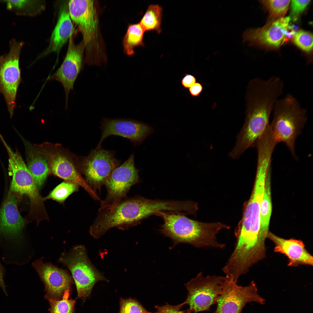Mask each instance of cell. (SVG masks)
<instances>
[{
    "label": "cell",
    "instance_id": "obj_22",
    "mask_svg": "<svg viewBox=\"0 0 313 313\" xmlns=\"http://www.w3.org/2000/svg\"><path fill=\"white\" fill-rule=\"evenodd\" d=\"M271 169L266 178L260 206V233L262 238L265 240L267 238L269 232L270 222L272 212Z\"/></svg>",
    "mask_w": 313,
    "mask_h": 313
},
{
    "label": "cell",
    "instance_id": "obj_19",
    "mask_svg": "<svg viewBox=\"0 0 313 313\" xmlns=\"http://www.w3.org/2000/svg\"><path fill=\"white\" fill-rule=\"evenodd\" d=\"M69 1L59 2V13L56 25L52 32L48 47L37 57V59L52 52L57 54L58 58L61 49L70 38L76 33L70 16Z\"/></svg>",
    "mask_w": 313,
    "mask_h": 313
},
{
    "label": "cell",
    "instance_id": "obj_24",
    "mask_svg": "<svg viewBox=\"0 0 313 313\" xmlns=\"http://www.w3.org/2000/svg\"><path fill=\"white\" fill-rule=\"evenodd\" d=\"M144 29L140 23L131 24L128 25L127 32L123 41L124 51L129 56L134 54V48L143 46Z\"/></svg>",
    "mask_w": 313,
    "mask_h": 313
},
{
    "label": "cell",
    "instance_id": "obj_17",
    "mask_svg": "<svg viewBox=\"0 0 313 313\" xmlns=\"http://www.w3.org/2000/svg\"><path fill=\"white\" fill-rule=\"evenodd\" d=\"M32 265L44 283L47 299H61L66 292L70 291L74 281L68 270L51 263H44L41 259L36 260Z\"/></svg>",
    "mask_w": 313,
    "mask_h": 313
},
{
    "label": "cell",
    "instance_id": "obj_28",
    "mask_svg": "<svg viewBox=\"0 0 313 313\" xmlns=\"http://www.w3.org/2000/svg\"><path fill=\"white\" fill-rule=\"evenodd\" d=\"M70 292H66L61 299H48L50 313H74L76 301L69 299Z\"/></svg>",
    "mask_w": 313,
    "mask_h": 313
},
{
    "label": "cell",
    "instance_id": "obj_7",
    "mask_svg": "<svg viewBox=\"0 0 313 313\" xmlns=\"http://www.w3.org/2000/svg\"><path fill=\"white\" fill-rule=\"evenodd\" d=\"M225 278L215 275L204 276L201 272L192 279L186 285L188 294L183 303L189 306L187 312L209 311L221 293Z\"/></svg>",
    "mask_w": 313,
    "mask_h": 313
},
{
    "label": "cell",
    "instance_id": "obj_30",
    "mask_svg": "<svg viewBox=\"0 0 313 313\" xmlns=\"http://www.w3.org/2000/svg\"><path fill=\"white\" fill-rule=\"evenodd\" d=\"M119 313H151L148 311L137 300L130 298H121Z\"/></svg>",
    "mask_w": 313,
    "mask_h": 313
},
{
    "label": "cell",
    "instance_id": "obj_35",
    "mask_svg": "<svg viewBox=\"0 0 313 313\" xmlns=\"http://www.w3.org/2000/svg\"><path fill=\"white\" fill-rule=\"evenodd\" d=\"M5 272V270L0 263V287L6 296L8 294L6 291V285L4 281L3 276Z\"/></svg>",
    "mask_w": 313,
    "mask_h": 313
},
{
    "label": "cell",
    "instance_id": "obj_12",
    "mask_svg": "<svg viewBox=\"0 0 313 313\" xmlns=\"http://www.w3.org/2000/svg\"><path fill=\"white\" fill-rule=\"evenodd\" d=\"M267 175V172L264 170H256L251 196L246 205L242 220L235 232L242 238L254 240L261 236L260 206Z\"/></svg>",
    "mask_w": 313,
    "mask_h": 313
},
{
    "label": "cell",
    "instance_id": "obj_25",
    "mask_svg": "<svg viewBox=\"0 0 313 313\" xmlns=\"http://www.w3.org/2000/svg\"><path fill=\"white\" fill-rule=\"evenodd\" d=\"M162 14V8L159 5L148 6L139 23L145 32L154 31L159 34L161 32Z\"/></svg>",
    "mask_w": 313,
    "mask_h": 313
},
{
    "label": "cell",
    "instance_id": "obj_16",
    "mask_svg": "<svg viewBox=\"0 0 313 313\" xmlns=\"http://www.w3.org/2000/svg\"><path fill=\"white\" fill-rule=\"evenodd\" d=\"M290 17L269 21L262 28L246 30L244 40L250 43L270 48H276L284 42L290 28Z\"/></svg>",
    "mask_w": 313,
    "mask_h": 313
},
{
    "label": "cell",
    "instance_id": "obj_26",
    "mask_svg": "<svg viewBox=\"0 0 313 313\" xmlns=\"http://www.w3.org/2000/svg\"><path fill=\"white\" fill-rule=\"evenodd\" d=\"M291 1L289 0H266L261 2L269 12L270 20L284 17Z\"/></svg>",
    "mask_w": 313,
    "mask_h": 313
},
{
    "label": "cell",
    "instance_id": "obj_18",
    "mask_svg": "<svg viewBox=\"0 0 313 313\" xmlns=\"http://www.w3.org/2000/svg\"><path fill=\"white\" fill-rule=\"evenodd\" d=\"M25 222L18 209L16 196L11 192L0 210V236L2 241L4 238L5 242L19 245Z\"/></svg>",
    "mask_w": 313,
    "mask_h": 313
},
{
    "label": "cell",
    "instance_id": "obj_4",
    "mask_svg": "<svg viewBox=\"0 0 313 313\" xmlns=\"http://www.w3.org/2000/svg\"><path fill=\"white\" fill-rule=\"evenodd\" d=\"M58 262L70 270L79 298L84 299L90 296L98 282L108 281L91 262L83 245L74 246L69 252L63 253Z\"/></svg>",
    "mask_w": 313,
    "mask_h": 313
},
{
    "label": "cell",
    "instance_id": "obj_14",
    "mask_svg": "<svg viewBox=\"0 0 313 313\" xmlns=\"http://www.w3.org/2000/svg\"><path fill=\"white\" fill-rule=\"evenodd\" d=\"M76 34H73L69 39L66 55L61 65L46 79L47 81H57L63 86L65 94L66 108L68 107L69 93L73 88L75 81L83 66L84 46L82 41L77 44L75 43Z\"/></svg>",
    "mask_w": 313,
    "mask_h": 313
},
{
    "label": "cell",
    "instance_id": "obj_5",
    "mask_svg": "<svg viewBox=\"0 0 313 313\" xmlns=\"http://www.w3.org/2000/svg\"><path fill=\"white\" fill-rule=\"evenodd\" d=\"M4 144L9 156V166L12 174V192L25 194L29 198L31 212L37 222L46 219L47 215L43 200L34 179L21 156L17 150H13L6 143Z\"/></svg>",
    "mask_w": 313,
    "mask_h": 313
},
{
    "label": "cell",
    "instance_id": "obj_21",
    "mask_svg": "<svg viewBox=\"0 0 313 313\" xmlns=\"http://www.w3.org/2000/svg\"><path fill=\"white\" fill-rule=\"evenodd\" d=\"M26 147L27 167L38 189L43 185L50 171L46 157L34 146L23 141Z\"/></svg>",
    "mask_w": 313,
    "mask_h": 313
},
{
    "label": "cell",
    "instance_id": "obj_1",
    "mask_svg": "<svg viewBox=\"0 0 313 313\" xmlns=\"http://www.w3.org/2000/svg\"><path fill=\"white\" fill-rule=\"evenodd\" d=\"M169 208L167 200H152L139 196L126 197L115 203L100 207L89 232L94 238L98 239L111 228L128 230L149 216L167 211Z\"/></svg>",
    "mask_w": 313,
    "mask_h": 313
},
{
    "label": "cell",
    "instance_id": "obj_11",
    "mask_svg": "<svg viewBox=\"0 0 313 313\" xmlns=\"http://www.w3.org/2000/svg\"><path fill=\"white\" fill-rule=\"evenodd\" d=\"M134 158V154H132L108 177L104 185L107 194L105 199L101 201V207L115 203L126 198L131 188L139 182V170L135 166Z\"/></svg>",
    "mask_w": 313,
    "mask_h": 313
},
{
    "label": "cell",
    "instance_id": "obj_29",
    "mask_svg": "<svg viewBox=\"0 0 313 313\" xmlns=\"http://www.w3.org/2000/svg\"><path fill=\"white\" fill-rule=\"evenodd\" d=\"M292 39L295 44L303 51L309 52L313 49V35L307 31L300 30L295 32Z\"/></svg>",
    "mask_w": 313,
    "mask_h": 313
},
{
    "label": "cell",
    "instance_id": "obj_10",
    "mask_svg": "<svg viewBox=\"0 0 313 313\" xmlns=\"http://www.w3.org/2000/svg\"><path fill=\"white\" fill-rule=\"evenodd\" d=\"M113 151L95 148L83 159L81 168L86 181L95 192L100 191L112 172L119 165Z\"/></svg>",
    "mask_w": 313,
    "mask_h": 313
},
{
    "label": "cell",
    "instance_id": "obj_31",
    "mask_svg": "<svg viewBox=\"0 0 313 313\" xmlns=\"http://www.w3.org/2000/svg\"><path fill=\"white\" fill-rule=\"evenodd\" d=\"M291 1L290 17L291 20L292 19L294 21L296 20L299 15L305 9L310 0H294Z\"/></svg>",
    "mask_w": 313,
    "mask_h": 313
},
{
    "label": "cell",
    "instance_id": "obj_20",
    "mask_svg": "<svg viewBox=\"0 0 313 313\" xmlns=\"http://www.w3.org/2000/svg\"><path fill=\"white\" fill-rule=\"evenodd\" d=\"M267 238L274 243L275 252L282 254L288 258V266L313 265V256L306 250L302 241L293 239H285L270 232Z\"/></svg>",
    "mask_w": 313,
    "mask_h": 313
},
{
    "label": "cell",
    "instance_id": "obj_23",
    "mask_svg": "<svg viewBox=\"0 0 313 313\" xmlns=\"http://www.w3.org/2000/svg\"><path fill=\"white\" fill-rule=\"evenodd\" d=\"M6 3L7 8L17 14L30 16L39 14L45 9L44 0H2Z\"/></svg>",
    "mask_w": 313,
    "mask_h": 313
},
{
    "label": "cell",
    "instance_id": "obj_15",
    "mask_svg": "<svg viewBox=\"0 0 313 313\" xmlns=\"http://www.w3.org/2000/svg\"><path fill=\"white\" fill-rule=\"evenodd\" d=\"M101 128L102 134L96 149L101 148L103 140L111 135H118L129 139L135 145L141 144L153 132V128L143 122L134 120L104 119Z\"/></svg>",
    "mask_w": 313,
    "mask_h": 313
},
{
    "label": "cell",
    "instance_id": "obj_27",
    "mask_svg": "<svg viewBox=\"0 0 313 313\" xmlns=\"http://www.w3.org/2000/svg\"><path fill=\"white\" fill-rule=\"evenodd\" d=\"M78 186L70 181H63L51 191L45 199H51L59 202H63L71 194L78 190Z\"/></svg>",
    "mask_w": 313,
    "mask_h": 313
},
{
    "label": "cell",
    "instance_id": "obj_34",
    "mask_svg": "<svg viewBox=\"0 0 313 313\" xmlns=\"http://www.w3.org/2000/svg\"><path fill=\"white\" fill-rule=\"evenodd\" d=\"M203 88V86L200 83L196 82L189 89V91L192 96L197 97L201 92Z\"/></svg>",
    "mask_w": 313,
    "mask_h": 313
},
{
    "label": "cell",
    "instance_id": "obj_33",
    "mask_svg": "<svg viewBox=\"0 0 313 313\" xmlns=\"http://www.w3.org/2000/svg\"><path fill=\"white\" fill-rule=\"evenodd\" d=\"M196 79L195 77L191 74H187L181 80V84L183 87L189 89L195 83Z\"/></svg>",
    "mask_w": 313,
    "mask_h": 313
},
{
    "label": "cell",
    "instance_id": "obj_8",
    "mask_svg": "<svg viewBox=\"0 0 313 313\" xmlns=\"http://www.w3.org/2000/svg\"><path fill=\"white\" fill-rule=\"evenodd\" d=\"M68 7L72 21L82 35L86 60L93 48L98 45L99 21L95 3L92 0H71Z\"/></svg>",
    "mask_w": 313,
    "mask_h": 313
},
{
    "label": "cell",
    "instance_id": "obj_36",
    "mask_svg": "<svg viewBox=\"0 0 313 313\" xmlns=\"http://www.w3.org/2000/svg\"></svg>",
    "mask_w": 313,
    "mask_h": 313
},
{
    "label": "cell",
    "instance_id": "obj_32",
    "mask_svg": "<svg viewBox=\"0 0 313 313\" xmlns=\"http://www.w3.org/2000/svg\"><path fill=\"white\" fill-rule=\"evenodd\" d=\"M184 303L175 305H172L166 303L165 305L159 306L156 305L155 307L156 310L155 312L151 313H188L181 310Z\"/></svg>",
    "mask_w": 313,
    "mask_h": 313
},
{
    "label": "cell",
    "instance_id": "obj_3",
    "mask_svg": "<svg viewBox=\"0 0 313 313\" xmlns=\"http://www.w3.org/2000/svg\"><path fill=\"white\" fill-rule=\"evenodd\" d=\"M273 118L269 125L272 136L277 143L283 142L296 159L295 141L301 134L307 120V111L292 94H287L279 99L273 111Z\"/></svg>",
    "mask_w": 313,
    "mask_h": 313
},
{
    "label": "cell",
    "instance_id": "obj_6",
    "mask_svg": "<svg viewBox=\"0 0 313 313\" xmlns=\"http://www.w3.org/2000/svg\"><path fill=\"white\" fill-rule=\"evenodd\" d=\"M23 45L12 39L9 42V52L0 56V93L5 99L11 118L14 114L19 85L21 82L19 59Z\"/></svg>",
    "mask_w": 313,
    "mask_h": 313
},
{
    "label": "cell",
    "instance_id": "obj_13",
    "mask_svg": "<svg viewBox=\"0 0 313 313\" xmlns=\"http://www.w3.org/2000/svg\"><path fill=\"white\" fill-rule=\"evenodd\" d=\"M35 147L46 157L54 174L81 187L92 198L96 196V193L82 177L72 160L59 147L46 142Z\"/></svg>",
    "mask_w": 313,
    "mask_h": 313
},
{
    "label": "cell",
    "instance_id": "obj_2",
    "mask_svg": "<svg viewBox=\"0 0 313 313\" xmlns=\"http://www.w3.org/2000/svg\"><path fill=\"white\" fill-rule=\"evenodd\" d=\"M161 216L163 223L160 231L170 238L174 246L181 243L197 248L211 247L224 248L225 244L218 241L216 235L222 229L229 226L220 223H205L189 218L181 213L161 211L156 215Z\"/></svg>",
    "mask_w": 313,
    "mask_h": 313
},
{
    "label": "cell",
    "instance_id": "obj_9",
    "mask_svg": "<svg viewBox=\"0 0 313 313\" xmlns=\"http://www.w3.org/2000/svg\"><path fill=\"white\" fill-rule=\"evenodd\" d=\"M225 277L221 293L216 300L217 307L214 313H241L248 303L264 304L265 300L259 294L254 281L248 285L242 286Z\"/></svg>",
    "mask_w": 313,
    "mask_h": 313
}]
</instances>
